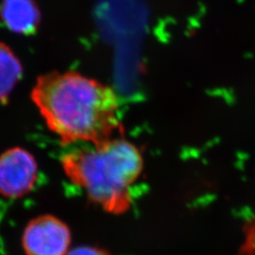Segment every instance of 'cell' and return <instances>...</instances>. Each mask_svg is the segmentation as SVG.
<instances>
[{
    "label": "cell",
    "mask_w": 255,
    "mask_h": 255,
    "mask_svg": "<svg viewBox=\"0 0 255 255\" xmlns=\"http://www.w3.org/2000/svg\"><path fill=\"white\" fill-rule=\"evenodd\" d=\"M38 179V164L26 148L10 147L0 154V195L19 199L33 189Z\"/></svg>",
    "instance_id": "277c9868"
},
{
    "label": "cell",
    "mask_w": 255,
    "mask_h": 255,
    "mask_svg": "<svg viewBox=\"0 0 255 255\" xmlns=\"http://www.w3.org/2000/svg\"><path fill=\"white\" fill-rule=\"evenodd\" d=\"M71 241L69 227L51 215L31 219L22 236V246L27 255H67Z\"/></svg>",
    "instance_id": "3957f363"
},
{
    "label": "cell",
    "mask_w": 255,
    "mask_h": 255,
    "mask_svg": "<svg viewBox=\"0 0 255 255\" xmlns=\"http://www.w3.org/2000/svg\"><path fill=\"white\" fill-rule=\"evenodd\" d=\"M0 13L5 25L19 34H33L41 21L33 0H3Z\"/></svg>",
    "instance_id": "5b68a950"
},
{
    "label": "cell",
    "mask_w": 255,
    "mask_h": 255,
    "mask_svg": "<svg viewBox=\"0 0 255 255\" xmlns=\"http://www.w3.org/2000/svg\"><path fill=\"white\" fill-rule=\"evenodd\" d=\"M250 231L246 244V255H255V222Z\"/></svg>",
    "instance_id": "ba28073f"
},
{
    "label": "cell",
    "mask_w": 255,
    "mask_h": 255,
    "mask_svg": "<svg viewBox=\"0 0 255 255\" xmlns=\"http://www.w3.org/2000/svg\"><path fill=\"white\" fill-rule=\"evenodd\" d=\"M67 255H111L109 253L95 246H80L71 249Z\"/></svg>",
    "instance_id": "52a82bcc"
},
{
    "label": "cell",
    "mask_w": 255,
    "mask_h": 255,
    "mask_svg": "<svg viewBox=\"0 0 255 255\" xmlns=\"http://www.w3.org/2000/svg\"><path fill=\"white\" fill-rule=\"evenodd\" d=\"M30 97L64 145L100 144L120 137L119 97L97 80L74 71L45 74L37 79Z\"/></svg>",
    "instance_id": "6da1fadb"
},
{
    "label": "cell",
    "mask_w": 255,
    "mask_h": 255,
    "mask_svg": "<svg viewBox=\"0 0 255 255\" xmlns=\"http://www.w3.org/2000/svg\"><path fill=\"white\" fill-rule=\"evenodd\" d=\"M61 164L69 181L92 202L107 213L121 215L131 206L132 186L144 160L136 146L116 137L71 149L62 156Z\"/></svg>",
    "instance_id": "7a4b0ae2"
},
{
    "label": "cell",
    "mask_w": 255,
    "mask_h": 255,
    "mask_svg": "<svg viewBox=\"0 0 255 255\" xmlns=\"http://www.w3.org/2000/svg\"><path fill=\"white\" fill-rule=\"evenodd\" d=\"M22 74L23 68L18 58L9 46L0 43V103L8 102Z\"/></svg>",
    "instance_id": "8992f818"
}]
</instances>
